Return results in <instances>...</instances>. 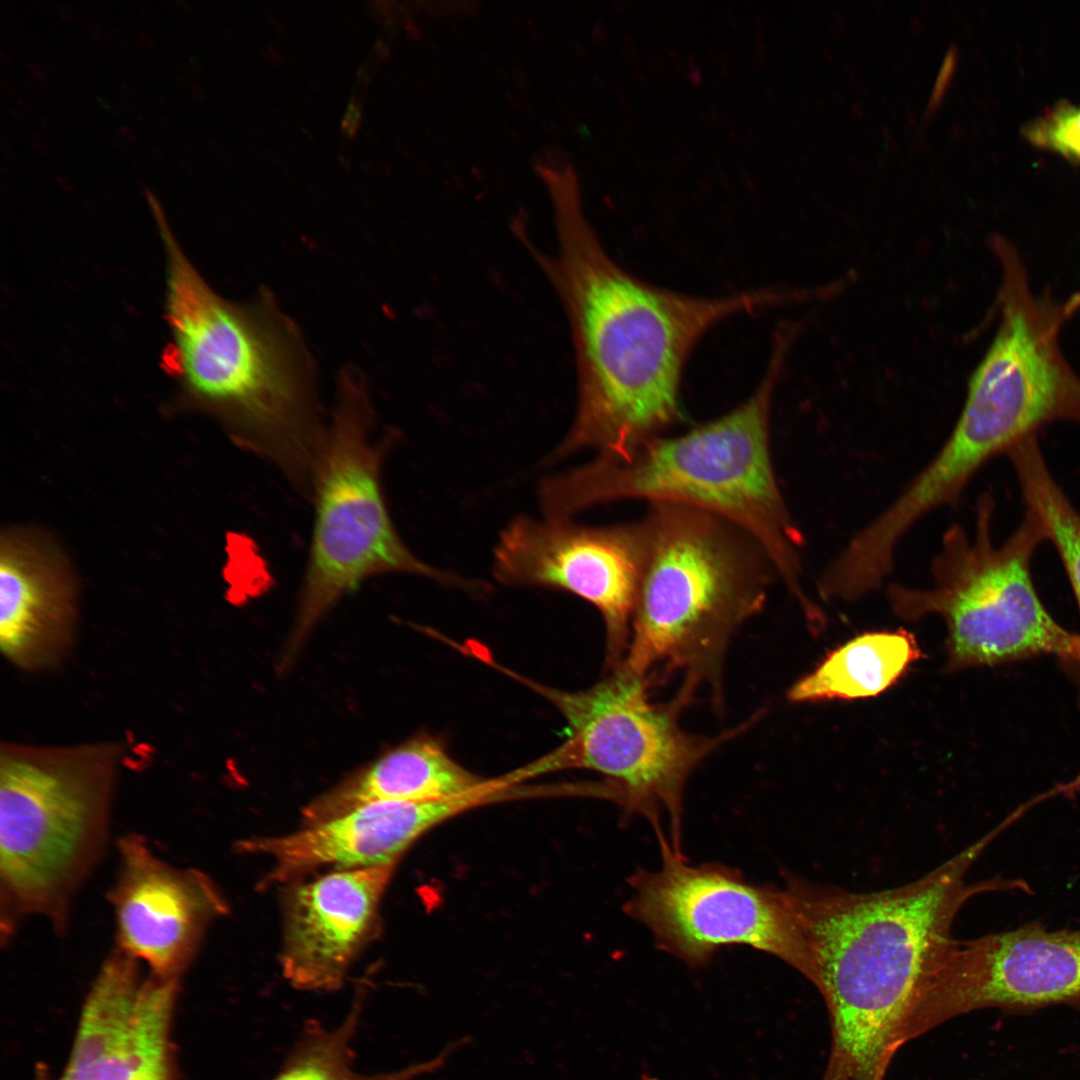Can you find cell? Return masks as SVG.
Instances as JSON below:
<instances>
[{
	"instance_id": "obj_13",
	"label": "cell",
	"mask_w": 1080,
	"mask_h": 1080,
	"mask_svg": "<svg viewBox=\"0 0 1080 1080\" xmlns=\"http://www.w3.org/2000/svg\"><path fill=\"white\" fill-rule=\"evenodd\" d=\"M1080 1006V928L1040 922L953 939L926 996L937 1023L984 1008Z\"/></svg>"
},
{
	"instance_id": "obj_22",
	"label": "cell",
	"mask_w": 1080,
	"mask_h": 1080,
	"mask_svg": "<svg viewBox=\"0 0 1080 1080\" xmlns=\"http://www.w3.org/2000/svg\"><path fill=\"white\" fill-rule=\"evenodd\" d=\"M1014 471L1025 511L1039 522L1045 540L1055 547L1080 609V514L1054 479L1043 454L1023 455ZM1062 668L1077 688L1080 705V660Z\"/></svg>"
},
{
	"instance_id": "obj_18",
	"label": "cell",
	"mask_w": 1080,
	"mask_h": 1080,
	"mask_svg": "<svg viewBox=\"0 0 1080 1080\" xmlns=\"http://www.w3.org/2000/svg\"><path fill=\"white\" fill-rule=\"evenodd\" d=\"M78 619L75 584L46 546L3 537L0 554V649L24 672L56 667L69 654Z\"/></svg>"
},
{
	"instance_id": "obj_6",
	"label": "cell",
	"mask_w": 1080,
	"mask_h": 1080,
	"mask_svg": "<svg viewBox=\"0 0 1080 1080\" xmlns=\"http://www.w3.org/2000/svg\"><path fill=\"white\" fill-rule=\"evenodd\" d=\"M991 248L1001 268L999 325L950 435L915 477L921 494L941 506L955 505L988 461L1041 427L1080 425V376L1059 343L1080 310V290L1064 300L1036 294L1016 247L995 235Z\"/></svg>"
},
{
	"instance_id": "obj_20",
	"label": "cell",
	"mask_w": 1080,
	"mask_h": 1080,
	"mask_svg": "<svg viewBox=\"0 0 1080 1080\" xmlns=\"http://www.w3.org/2000/svg\"><path fill=\"white\" fill-rule=\"evenodd\" d=\"M921 657L905 629L861 634L829 653L788 691L792 702L852 700L876 696Z\"/></svg>"
},
{
	"instance_id": "obj_3",
	"label": "cell",
	"mask_w": 1080,
	"mask_h": 1080,
	"mask_svg": "<svg viewBox=\"0 0 1080 1080\" xmlns=\"http://www.w3.org/2000/svg\"><path fill=\"white\" fill-rule=\"evenodd\" d=\"M166 254L167 368L233 439L306 490L325 431L310 367L293 328L265 303L220 297L152 209Z\"/></svg>"
},
{
	"instance_id": "obj_19",
	"label": "cell",
	"mask_w": 1080,
	"mask_h": 1080,
	"mask_svg": "<svg viewBox=\"0 0 1080 1080\" xmlns=\"http://www.w3.org/2000/svg\"><path fill=\"white\" fill-rule=\"evenodd\" d=\"M481 778L455 761L436 739L414 738L313 800L303 810L312 825L375 801H429L472 789Z\"/></svg>"
},
{
	"instance_id": "obj_23",
	"label": "cell",
	"mask_w": 1080,
	"mask_h": 1080,
	"mask_svg": "<svg viewBox=\"0 0 1080 1080\" xmlns=\"http://www.w3.org/2000/svg\"><path fill=\"white\" fill-rule=\"evenodd\" d=\"M1032 146L1080 164V104L1060 101L1022 128Z\"/></svg>"
},
{
	"instance_id": "obj_15",
	"label": "cell",
	"mask_w": 1080,
	"mask_h": 1080,
	"mask_svg": "<svg viewBox=\"0 0 1080 1080\" xmlns=\"http://www.w3.org/2000/svg\"><path fill=\"white\" fill-rule=\"evenodd\" d=\"M119 850L111 893L117 948L158 975L179 978L224 901L207 876L168 864L138 836L122 839Z\"/></svg>"
},
{
	"instance_id": "obj_17",
	"label": "cell",
	"mask_w": 1080,
	"mask_h": 1080,
	"mask_svg": "<svg viewBox=\"0 0 1080 1080\" xmlns=\"http://www.w3.org/2000/svg\"><path fill=\"white\" fill-rule=\"evenodd\" d=\"M395 864L339 870L292 890L285 910L282 972L295 988L334 991L376 927Z\"/></svg>"
},
{
	"instance_id": "obj_10",
	"label": "cell",
	"mask_w": 1080,
	"mask_h": 1080,
	"mask_svg": "<svg viewBox=\"0 0 1080 1080\" xmlns=\"http://www.w3.org/2000/svg\"><path fill=\"white\" fill-rule=\"evenodd\" d=\"M527 684L548 698L568 723L571 734L558 746L563 769H586L607 777L612 800L626 815L649 820L659 840L668 839L662 829L664 817L677 851L689 777L762 714L759 711L716 735L691 733L681 725V714L693 702L694 689L680 685L673 698L656 702L650 694L653 684L622 666L584 691Z\"/></svg>"
},
{
	"instance_id": "obj_9",
	"label": "cell",
	"mask_w": 1080,
	"mask_h": 1080,
	"mask_svg": "<svg viewBox=\"0 0 1080 1080\" xmlns=\"http://www.w3.org/2000/svg\"><path fill=\"white\" fill-rule=\"evenodd\" d=\"M390 439H376L367 394L345 376L310 474L313 523L296 632L303 635L342 597L390 573L473 586L416 557L400 537L384 494Z\"/></svg>"
},
{
	"instance_id": "obj_24",
	"label": "cell",
	"mask_w": 1080,
	"mask_h": 1080,
	"mask_svg": "<svg viewBox=\"0 0 1080 1080\" xmlns=\"http://www.w3.org/2000/svg\"><path fill=\"white\" fill-rule=\"evenodd\" d=\"M958 60V49L956 46H951L946 54L944 63L941 67L939 75L937 77L935 87L931 94V98L928 102L927 108L924 112L923 122L929 119L940 106L946 87L950 82V78L953 75Z\"/></svg>"
},
{
	"instance_id": "obj_7",
	"label": "cell",
	"mask_w": 1080,
	"mask_h": 1080,
	"mask_svg": "<svg viewBox=\"0 0 1080 1080\" xmlns=\"http://www.w3.org/2000/svg\"><path fill=\"white\" fill-rule=\"evenodd\" d=\"M123 754L111 741L1 744L0 890L7 932L31 915L63 923L104 848Z\"/></svg>"
},
{
	"instance_id": "obj_21",
	"label": "cell",
	"mask_w": 1080,
	"mask_h": 1080,
	"mask_svg": "<svg viewBox=\"0 0 1080 1080\" xmlns=\"http://www.w3.org/2000/svg\"><path fill=\"white\" fill-rule=\"evenodd\" d=\"M362 1008L359 998L342 1023L331 1029L314 1020L307 1023L271 1080H412L443 1067L449 1056L464 1045L462 1039H457L434 1058L397 1071L358 1073L353 1067L352 1042L359 1028Z\"/></svg>"
},
{
	"instance_id": "obj_12",
	"label": "cell",
	"mask_w": 1080,
	"mask_h": 1080,
	"mask_svg": "<svg viewBox=\"0 0 1080 1080\" xmlns=\"http://www.w3.org/2000/svg\"><path fill=\"white\" fill-rule=\"evenodd\" d=\"M645 557L642 522L587 526L569 518H514L494 550L493 573L506 585L541 586L574 594L601 614L606 666L626 655Z\"/></svg>"
},
{
	"instance_id": "obj_4",
	"label": "cell",
	"mask_w": 1080,
	"mask_h": 1080,
	"mask_svg": "<svg viewBox=\"0 0 1080 1080\" xmlns=\"http://www.w3.org/2000/svg\"><path fill=\"white\" fill-rule=\"evenodd\" d=\"M789 343L776 339L757 388L720 417L677 436L650 440L625 456L598 455L542 480L538 493L545 516L569 518L626 499L703 509L756 538L792 596L806 602L803 537L778 485L770 446L772 400Z\"/></svg>"
},
{
	"instance_id": "obj_5",
	"label": "cell",
	"mask_w": 1080,
	"mask_h": 1080,
	"mask_svg": "<svg viewBox=\"0 0 1080 1080\" xmlns=\"http://www.w3.org/2000/svg\"><path fill=\"white\" fill-rule=\"evenodd\" d=\"M641 522L644 564L620 666L653 686L681 674L721 704L729 642L763 608L774 563L751 534L703 509L652 503Z\"/></svg>"
},
{
	"instance_id": "obj_27",
	"label": "cell",
	"mask_w": 1080,
	"mask_h": 1080,
	"mask_svg": "<svg viewBox=\"0 0 1080 1080\" xmlns=\"http://www.w3.org/2000/svg\"><path fill=\"white\" fill-rule=\"evenodd\" d=\"M641 1080H662V1079H659L657 1077L646 1076V1077H643Z\"/></svg>"
},
{
	"instance_id": "obj_2",
	"label": "cell",
	"mask_w": 1080,
	"mask_h": 1080,
	"mask_svg": "<svg viewBox=\"0 0 1080 1080\" xmlns=\"http://www.w3.org/2000/svg\"><path fill=\"white\" fill-rule=\"evenodd\" d=\"M1000 822L909 884L858 893L789 876L783 886L807 944L811 981L830 1018L821 1080H884L920 998L972 897L1030 891L1020 879L969 883L968 871L1005 830Z\"/></svg>"
},
{
	"instance_id": "obj_16",
	"label": "cell",
	"mask_w": 1080,
	"mask_h": 1080,
	"mask_svg": "<svg viewBox=\"0 0 1080 1080\" xmlns=\"http://www.w3.org/2000/svg\"><path fill=\"white\" fill-rule=\"evenodd\" d=\"M494 779L463 793L429 801H375L294 833L243 841L239 848L272 859L269 882L306 872L396 864L400 855L435 826L463 812L500 801Z\"/></svg>"
},
{
	"instance_id": "obj_14",
	"label": "cell",
	"mask_w": 1080,
	"mask_h": 1080,
	"mask_svg": "<svg viewBox=\"0 0 1080 1080\" xmlns=\"http://www.w3.org/2000/svg\"><path fill=\"white\" fill-rule=\"evenodd\" d=\"M178 978L118 948L85 1000L59 1080H174L171 1026Z\"/></svg>"
},
{
	"instance_id": "obj_25",
	"label": "cell",
	"mask_w": 1080,
	"mask_h": 1080,
	"mask_svg": "<svg viewBox=\"0 0 1080 1080\" xmlns=\"http://www.w3.org/2000/svg\"><path fill=\"white\" fill-rule=\"evenodd\" d=\"M362 120V108L359 102L353 97L349 102L344 118L341 122V128L344 134L348 137H354L360 127Z\"/></svg>"
},
{
	"instance_id": "obj_8",
	"label": "cell",
	"mask_w": 1080,
	"mask_h": 1080,
	"mask_svg": "<svg viewBox=\"0 0 1080 1080\" xmlns=\"http://www.w3.org/2000/svg\"><path fill=\"white\" fill-rule=\"evenodd\" d=\"M994 508L993 497L984 493L972 530L959 523L945 530L928 587L889 585L893 611L905 620L932 614L943 618L948 671L1041 655L1057 657L1060 665L1080 660V636L1053 619L1032 581V558L1045 541L1042 527L1025 511L1013 534L995 544Z\"/></svg>"
},
{
	"instance_id": "obj_11",
	"label": "cell",
	"mask_w": 1080,
	"mask_h": 1080,
	"mask_svg": "<svg viewBox=\"0 0 1080 1080\" xmlns=\"http://www.w3.org/2000/svg\"><path fill=\"white\" fill-rule=\"evenodd\" d=\"M659 845L660 868L632 875L626 905L659 949L701 967L721 947L746 945L809 979L807 944L783 887L754 884L720 864L688 863L668 841Z\"/></svg>"
},
{
	"instance_id": "obj_26",
	"label": "cell",
	"mask_w": 1080,
	"mask_h": 1080,
	"mask_svg": "<svg viewBox=\"0 0 1080 1080\" xmlns=\"http://www.w3.org/2000/svg\"><path fill=\"white\" fill-rule=\"evenodd\" d=\"M375 53L377 57L383 60L387 59L390 55L388 47L381 40L377 41L375 45Z\"/></svg>"
},
{
	"instance_id": "obj_1",
	"label": "cell",
	"mask_w": 1080,
	"mask_h": 1080,
	"mask_svg": "<svg viewBox=\"0 0 1080 1080\" xmlns=\"http://www.w3.org/2000/svg\"><path fill=\"white\" fill-rule=\"evenodd\" d=\"M558 254L550 273L568 315L577 405L572 426L550 455L581 449L624 456L682 420L687 360L717 323L787 302L783 290L696 296L652 285L605 251L577 202L557 205Z\"/></svg>"
}]
</instances>
